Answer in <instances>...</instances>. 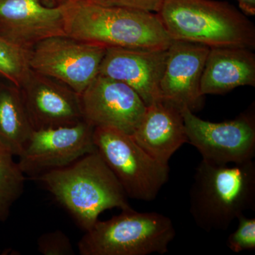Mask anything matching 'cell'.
Here are the masks:
<instances>
[{"mask_svg":"<svg viewBox=\"0 0 255 255\" xmlns=\"http://www.w3.org/2000/svg\"><path fill=\"white\" fill-rule=\"evenodd\" d=\"M238 226L235 232L228 236V248L235 253L255 249V219L244 214L238 216Z\"/></svg>","mask_w":255,"mask_h":255,"instance_id":"cell-20","label":"cell"},{"mask_svg":"<svg viewBox=\"0 0 255 255\" xmlns=\"http://www.w3.org/2000/svg\"><path fill=\"white\" fill-rule=\"evenodd\" d=\"M172 220L131 207L107 221L98 220L78 243L81 255H148L168 253L175 238Z\"/></svg>","mask_w":255,"mask_h":255,"instance_id":"cell-5","label":"cell"},{"mask_svg":"<svg viewBox=\"0 0 255 255\" xmlns=\"http://www.w3.org/2000/svg\"><path fill=\"white\" fill-rule=\"evenodd\" d=\"M189 210L206 232L226 231L235 219L255 210V162L219 164L201 161L189 191Z\"/></svg>","mask_w":255,"mask_h":255,"instance_id":"cell-3","label":"cell"},{"mask_svg":"<svg viewBox=\"0 0 255 255\" xmlns=\"http://www.w3.org/2000/svg\"><path fill=\"white\" fill-rule=\"evenodd\" d=\"M44 4L48 5V6H54L53 0H41Z\"/></svg>","mask_w":255,"mask_h":255,"instance_id":"cell-25","label":"cell"},{"mask_svg":"<svg viewBox=\"0 0 255 255\" xmlns=\"http://www.w3.org/2000/svg\"><path fill=\"white\" fill-rule=\"evenodd\" d=\"M240 8L246 15L255 14V0H237Z\"/></svg>","mask_w":255,"mask_h":255,"instance_id":"cell-23","label":"cell"},{"mask_svg":"<svg viewBox=\"0 0 255 255\" xmlns=\"http://www.w3.org/2000/svg\"><path fill=\"white\" fill-rule=\"evenodd\" d=\"M39 253L44 255H73V246L68 236L60 230L41 235L37 241Z\"/></svg>","mask_w":255,"mask_h":255,"instance_id":"cell-21","label":"cell"},{"mask_svg":"<svg viewBox=\"0 0 255 255\" xmlns=\"http://www.w3.org/2000/svg\"><path fill=\"white\" fill-rule=\"evenodd\" d=\"M64 6L67 36L106 48L166 50L173 40L156 13L87 0Z\"/></svg>","mask_w":255,"mask_h":255,"instance_id":"cell-1","label":"cell"},{"mask_svg":"<svg viewBox=\"0 0 255 255\" xmlns=\"http://www.w3.org/2000/svg\"><path fill=\"white\" fill-rule=\"evenodd\" d=\"M79 1H82V0H53L54 6L70 4V3L76 2Z\"/></svg>","mask_w":255,"mask_h":255,"instance_id":"cell-24","label":"cell"},{"mask_svg":"<svg viewBox=\"0 0 255 255\" xmlns=\"http://www.w3.org/2000/svg\"><path fill=\"white\" fill-rule=\"evenodd\" d=\"M172 40L211 48H255V26L233 5L215 0H164L156 13Z\"/></svg>","mask_w":255,"mask_h":255,"instance_id":"cell-4","label":"cell"},{"mask_svg":"<svg viewBox=\"0 0 255 255\" xmlns=\"http://www.w3.org/2000/svg\"><path fill=\"white\" fill-rule=\"evenodd\" d=\"M29 70L28 50L0 37V77L19 87Z\"/></svg>","mask_w":255,"mask_h":255,"instance_id":"cell-19","label":"cell"},{"mask_svg":"<svg viewBox=\"0 0 255 255\" xmlns=\"http://www.w3.org/2000/svg\"><path fill=\"white\" fill-rule=\"evenodd\" d=\"M19 88L33 130L68 127L84 120L80 95L63 82L30 68Z\"/></svg>","mask_w":255,"mask_h":255,"instance_id":"cell-11","label":"cell"},{"mask_svg":"<svg viewBox=\"0 0 255 255\" xmlns=\"http://www.w3.org/2000/svg\"><path fill=\"white\" fill-rule=\"evenodd\" d=\"M83 119L94 127L117 129L132 135L147 106L135 91L99 74L80 95Z\"/></svg>","mask_w":255,"mask_h":255,"instance_id":"cell-10","label":"cell"},{"mask_svg":"<svg viewBox=\"0 0 255 255\" xmlns=\"http://www.w3.org/2000/svg\"><path fill=\"white\" fill-rule=\"evenodd\" d=\"M24 174L14 155L0 146V222L8 219L11 207L22 195Z\"/></svg>","mask_w":255,"mask_h":255,"instance_id":"cell-18","label":"cell"},{"mask_svg":"<svg viewBox=\"0 0 255 255\" xmlns=\"http://www.w3.org/2000/svg\"><path fill=\"white\" fill-rule=\"evenodd\" d=\"M95 127L86 121L68 127L33 130L18 161L23 173L32 179L73 163L97 150Z\"/></svg>","mask_w":255,"mask_h":255,"instance_id":"cell-9","label":"cell"},{"mask_svg":"<svg viewBox=\"0 0 255 255\" xmlns=\"http://www.w3.org/2000/svg\"><path fill=\"white\" fill-rule=\"evenodd\" d=\"M33 131L19 87L0 77V146L18 157Z\"/></svg>","mask_w":255,"mask_h":255,"instance_id":"cell-17","label":"cell"},{"mask_svg":"<svg viewBox=\"0 0 255 255\" xmlns=\"http://www.w3.org/2000/svg\"><path fill=\"white\" fill-rule=\"evenodd\" d=\"M33 179L43 184L85 232L104 211L130 207L122 184L97 150Z\"/></svg>","mask_w":255,"mask_h":255,"instance_id":"cell-2","label":"cell"},{"mask_svg":"<svg viewBox=\"0 0 255 255\" xmlns=\"http://www.w3.org/2000/svg\"><path fill=\"white\" fill-rule=\"evenodd\" d=\"M94 142L128 198L148 202L155 200L169 180V164L158 162L132 135L117 129L95 128Z\"/></svg>","mask_w":255,"mask_h":255,"instance_id":"cell-6","label":"cell"},{"mask_svg":"<svg viewBox=\"0 0 255 255\" xmlns=\"http://www.w3.org/2000/svg\"><path fill=\"white\" fill-rule=\"evenodd\" d=\"M64 6L41 0H0V37L29 50L38 42L65 36Z\"/></svg>","mask_w":255,"mask_h":255,"instance_id":"cell-13","label":"cell"},{"mask_svg":"<svg viewBox=\"0 0 255 255\" xmlns=\"http://www.w3.org/2000/svg\"><path fill=\"white\" fill-rule=\"evenodd\" d=\"M95 4L107 6L130 8L157 13L162 7L164 0H87Z\"/></svg>","mask_w":255,"mask_h":255,"instance_id":"cell-22","label":"cell"},{"mask_svg":"<svg viewBox=\"0 0 255 255\" xmlns=\"http://www.w3.org/2000/svg\"><path fill=\"white\" fill-rule=\"evenodd\" d=\"M167 49H131L107 48L99 74L131 87L145 105L162 100L161 79Z\"/></svg>","mask_w":255,"mask_h":255,"instance_id":"cell-14","label":"cell"},{"mask_svg":"<svg viewBox=\"0 0 255 255\" xmlns=\"http://www.w3.org/2000/svg\"><path fill=\"white\" fill-rule=\"evenodd\" d=\"M146 152L164 164L188 143L182 110L163 100L147 106L142 120L132 135Z\"/></svg>","mask_w":255,"mask_h":255,"instance_id":"cell-15","label":"cell"},{"mask_svg":"<svg viewBox=\"0 0 255 255\" xmlns=\"http://www.w3.org/2000/svg\"><path fill=\"white\" fill-rule=\"evenodd\" d=\"M242 86L255 87V55L246 48H211L201 75V95H224Z\"/></svg>","mask_w":255,"mask_h":255,"instance_id":"cell-16","label":"cell"},{"mask_svg":"<svg viewBox=\"0 0 255 255\" xmlns=\"http://www.w3.org/2000/svg\"><path fill=\"white\" fill-rule=\"evenodd\" d=\"M107 48L65 35L50 37L28 50L29 68L81 95L99 75Z\"/></svg>","mask_w":255,"mask_h":255,"instance_id":"cell-7","label":"cell"},{"mask_svg":"<svg viewBox=\"0 0 255 255\" xmlns=\"http://www.w3.org/2000/svg\"><path fill=\"white\" fill-rule=\"evenodd\" d=\"M209 50L199 43L172 41L159 85L162 100L194 113L201 110V79Z\"/></svg>","mask_w":255,"mask_h":255,"instance_id":"cell-12","label":"cell"},{"mask_svg":"<svg viewBox=\"0 0 255 255\" xmlns=\"http://www.w3.org/2000/svg\"><path fill=\"white\" fill-rule=\"evenodd\" d=\"M188 143L202 159L219 164H238L255 156V119L253 112L226 122L203 120L188 108L182 110Z\"/></svg>","mask_w":255,"mask_h":255,"instance_id":"cell-8","label":"cell"}]
</instances>
